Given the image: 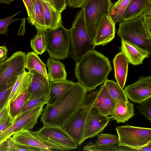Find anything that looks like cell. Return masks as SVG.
<instances>
[{
	"label": "cell",
	"instance_id": "30",
	"mask_svg": "<svg viewBox=\"0 0 151 151\" xmlns=\"http://www.w3.org/2000/svg\"><path fill=\"white\" fill-rule=\"evenodd\" d=\"M131 0H118L113 3L109 10L110 15L115 24L122 21L124 12Z\"/></svg>",
	"mask_w": 151,
	"mask_h": 151
},
{
	"label": "cell",
	"instance_id": "47",
	"mask_svg": "<svg viewBox=\"0 0 151 151\" xmlns=\"http://www.w3.org/2000/svg\"><path fill=\"white\" fill-rule=\"evenodd\" d=\"M42 0L43 1H45V2L48 3L50 4L49 0Z\"/></svg>",
	"mask_w": 151,
	"mask_h": 151
},
{
	"label": "cell",
	"instance_id": "40",
	"mask_svg": "<svg viewBox=\"0 0 151 151\" xmlns=\"http://www.w3.org/2000/svg\"><path fill=\"white\" fill-rule=\"evenodd\" d=\"M28 14V18H31L33 14L35 0H22Z\"/></svg>",
	"mask_w": 151,
	"mask_h": 151
},
{
	"label": "cell",
	"instance_id": "31",
	"mask_svg": "<svg viewBox=\"0 0 151 151\" xmlns=\"http://www.w3.org/2000/svg\"><path fill=\"white\" fill-rule=\"evenodd\" d=\"M37 34L30 41L31 47L34 51L37 54L42 55L45 51L46 43L45 36L46 31L36 28Z\"/></svg>",
	"mask_w": 151,
	"mask_h": 151
},
{
	"label": "cell",
	"instance_id": "2",
	"mask_svg": "<svg viewBox=\"0 0 151 151\" xmlns=\"http://www.w3.org/2000/svg\"><path fill=\"white\" fill-rule=\"evenodd\" d=\"M87 91L78 83L72 90L55 104L44 109L41 120L44 126L62 127L83 101Z\"/></svg>",
	"mask_w": 151,
	"mask_h": 151
},
{
	"label": "cell",
	"instance_id": "38",
	"mask_svg": "<svg viewBox=\"0 0 151 151\" xmlns=\"http://www.w3.org/2000/svg\"><path fill=\"white\" fill-rule=\"evenodd\" d=\"M141 16L147 29L151 33V7L147 9Z\"/></svg>",
	"mask_w": 151,
	"mask_h": 151
},
{
	"label": "cell",
	"instance_id": "3",
	"mask_svg": "<svg viewBox=\"0 0 151 151\" xmlns=\"http://www.w3.org/2000/svg\"><path fill=\"white\" fill-rule=\"evenodd\" d=\"M69 30V55L76 63L96 46L86 31L82 9L77 12Z\"/></svg>",
	"mask_w": 151,
	"mask_h": 151
},
{
	"label": "cell",
	"instance_id": "20",
	"mask_svg": "<svg viewBox=\"0 0 151 151\" xmlns=\"http://www.w3.org/2000/svg\"><path fill=\"white\" fill-rule=\"evenodd\" d=\"M113 62L115 78L117 83L121 88H123L127 80L129 62L122 52L116 55Z\"/></svg>",
	"mask_w": 151,
	"mask_h": 151
},
{
	"label": "cell",
	"instance_id": "12",
	"mask_svg": "<svg viewBox=\"0 0 151 151\" xmlns=\"http://www.w3.org/2000/svg\"><path fill=\"white\" fill-rule=\"evenodd\" d=\"M36 132L42 139L65 147L69 150L77 148L74 140L61 127L44 126Z\"/></svg>",
	"mask_w": 151,
	"mask_h": 151
},
{
	"label": "cell",
	"instance_id": "5",
	"mask_svg": "<svg viewBox=\"0 0 151 151\" xmlns=\"http://www.w3.org/2000/svg\"><path fill=\"white\" fill-rule=\"evenodd\" d=\"M117 35L121 40L135 45L151 54V33L147 29L141 15L120 22Z\"/></svg>",
	"mask_w": 151,
	"mask_h": 151
},
{
	"label": "cell",
	"instance_id": "46",
	"mask_svg": "<svg viewBox=\"0 0 151 151\" xmlns=\"http://www.w3.org/2000/svg\"><path fill=\"white\" fill-rule=\"evenodd\" d=\"M13 1V0H0V4L6 3L9 4L11 2Z\"/></svg>",
	"mask_w": 151,
	"mask_h": 151
},
{
	"label": "cell",
	"instance_id": "17",
	"mask_svg": "<svg viewBox=\"0 0 151 151\" xmlns=\"http://www.w3.org/2000/svg\"><path fill=\"white\" fill-rule=\"evenodd\" d=\"M76 83L69 80H63L49 82L50 97L47 105H51L58 102L71 91Z\"/></svg>",
	"mask_w": 151,
	"mask_h": 151
},
{
	"label": "cell",
	"instance_id": "42",
	"mask_svg": "<svg viewBox=\"0 0 151 151\" xmlns=\"http://www.w3.org/2000/svg\"><path fill=\"white\" fill-rule=\"evenodd\" d=\"M10 101H8L0 111V123L10 115Z\"/></svg>",
	"mask_w": 151,
	"mask_h": 151
},
{
	"label": "cell",
	"instance_id": "37",
	"mask_svg": "<svg viewBox=\"0 0 151 151\" xmlns=\"http://www.w3.org/2000/svg\"><path fill=\"white\" fill-rule=\"evenodd\" d=\"M20 12H18L12 15L0 19V34H6L8 31V26L14 22L21 19L20 18L13 19L14 17Z\"/></svg>",
	"mask_w": 151,
	"mask_h": 151
},
{
	"label": "cell",
	"instance_id": "35",
	"mask_svg": "<svg viewBox=\"0 0 151 151\" xmlns=\"http://www.w3.org/2000/svg\"><path fill=\"white\" fill-rule=\"evenodd\" d=\"M95 144L98 145L119 144L118 137L115 135L107 133H101L98 135Z\"/></svg>",
	"mask_w": 151,
	"mask_h": 151
},
{
	"label": "cell",
	"instance_id": "11",
	"mask_svg": "<svg viewBox=\"0 0 151 151\" xmlns=\"http://www.w3.org/2000/svg\"><path fill=\"white\" fill-rule=\"evenodd\" d=\"M26 56L24 52L18 51L1 63L0 68V90L11 78L24 72Z\"/></svg>",
	"mask_w": 151,
	"mask_h": 151
},
{
	"label": "cell",
	"instance_id": "26",
	"mask_svg": "<svg viewBox=\"0 0 151 151\" xmlns=\"http://www.w3.org/2000/svg\"><path fill=\"white\" fill-rule=\"evenodd\" d=\"M32 74V72H27L25 70L23 73L18 76L8 98V101L14 100L25 90L27 89Z\"/></svg>",
	"mask_w": 151,
	"mask_h": 151
},
{
	"label": "cell",
	"instance_id": "21",
	"mask_svg": "<svg viewBox=\"0 0 151 151\" xmlns=\"http://www.w3.org/2000/svg\"><path fill=\"white\" fill-rule=\"evenodd\" d=\"M134 111L133 103L120 100L116 102L114 111L110 117L117 123H124L134 115Z\"/></svg>",
	"mask_w": 151,
	"mask_h": 151
},
{
	"label": "cell",
	"instance_id": "41",
	"mask_svg": "<svg viewBox=\"0 0 151 151\" xmlns=\"http://www.w3.org/2000/svg\"><path fill=\"white\" fill-rule=\"evenodd\" d=\"M14 118L9 115L0 123V132L9 128L13 123Z\"/></svg>",
	"mask_w": 151,
	"mask_h": 151
},
{
	"label": "cell",
	"instance_id": "7",
	"mask_svg": "<svg viewBox=\"0 0 151 151\" xmlns=\"http://www.w3.org/2000/svg\"><path fill=\"white\" fill-rule=\"evenodd\" d=\"M113 3L111 0H85L81 5L86 31L93 40L103 15L110 14Z\"/></svg>",
	"mask_w": 151,
	"mask_h": 151
},
{
	"label": "cell",
	"instance_id": "1",
	"mask_svg": "<svg viewBox=\"0 0 151 151\" xmlns=\"http://www.w3.org/2000/svg\"><path fill=\"white\" fill-rule=\"evenodd\" d=\"M112 70L109 60L94 50L76 63L74 72L77 83L90 92L104 83Z\"/></svg>",
	"mask_w": 151,
	"mask_h": 151
},
{
	"label": "cell",
	"instance_id": "39",
	"mask_svg": "<svg viewBox=\"0 0 151 151\" xmlns=\"http://www.w3.org/2000/svg\"><path fill=\"white\" fill-rule=\"evenodd\" d=\"M51 6L55 9L62 12L67 6L66 0H49Z\"/></svg>",
	"mask_w": 151,
	"mask_h": 151
},
{
	"label": "cell",
	"instance_id": "22",
	"mask_svg": "<svg viewBox=\"0 0 151 151\" xmlns=\"http://www.w3.org/2000/svg\"><path fill=\"white\" fill-rule=\"evenodd\" d=\"M150 7L151 0H131L124 12L122 21L137 17Z\"/></svg>",
	"mask_w": 151,
	"mask_h": 151
},
{
	"label": "cell",
	"instance_id": "27",
	"mask_svg": "<svg viewBox=\"0 0 151 151\" xmlns=\"http://www.w3.org/2000/svg\"><path fill=\"white\" fill-rule=\"evenodd\" d=\"M28 22L36 28L47 31L44 21V7L42 0H35L33 14L30 18H27Z\"/></svg>",
	"mask_w": 151,
	"mask_h": 151
},
{
	"label": "cell",
	"instance_id": "32",
	"mask_svg": "<svg viewBox=\"0 0 151 151\" xmlns=\"http://www.w3.org/2000/svg\"><path fill=\"white\" fill-rule=\"evenodd\" d=\"M27 89L14 100L10 101L9 113L13 118H14L20 113L24 103L27 99Z\"/></svg>",
	"mask_w": 151,
	"mask_h": 151
},
{
	"label": "cell",
	"instance_id": "19",
	"mask_svg": "<svg viewBox=\"0 0 151 151\" xmlns=\"http://www.w3.org/2000/svg\"><path fill=\"white\" fill-rule=\"evenodd\" d=\"M116 103L108 93L104 84L96 90V99L93 106L106 116L111 115L114 112Z\"/></svg>",
	"mask_w": 151,
	"mask_h": 151
},
{
	"label": "cell",
	"instance_id": "36",
	"mask_svg": "<svg viewBox=\"0 0 151 151\" xmlns=\"http://www.w3.org/2000/svg\"><path fill=\"white\" fill-rule=\"evenodd\" d=\"M139 113L151 122V98L137 106Z\"/></svg>",
	"mask_w": 151,
	"mask_h": 151
},
{
	"label": "cell",
	"instance_id": "48",
	"mask_svg": "<svg viewBox=\"0 0 151 151\" xmlns=\"http://www.w3.org/2000/svg\"><path fill=\"white\" fill-rule=\"evenodd\" d=\"M1 63H0V67H1Z\"/></svg>",
	"mask_w": 151,
	"mask_h": 151
},
{
	"label": "cell",
	"instance_id": "33",
	"mask_svg": "<svg viewBox=\"0 0 151 151\" xmlns=\"http://www.w3.org/2000/svg\"><path fill=\"white\" fill-rule=\"evenodd\" d=\"M18 76L11 78L0 90V111L8 101V98Z\"/></svg>",
	"mask_w": 151,
	"mask_h": 151
},
{
	"label": "cell",
	"instance_id": "29",
	"mask_svg": "<svg viewBox=\"0 0 151 151\" xmlns=\"http://www.w3.org/2000/svg\"><path fill=\"white\" fill-rule=\"evenodd\" d=\"M83 150L90 151H137L135 149L119 144L98 145L89 142L83 146Z\"/></svg>",
	"mask_w": 151,
	"mask_h": 151
},
{
	"label": "cell",
	"instance_id": "23",
	"mask_svg": "<svg viewBox=\"0 0 151 151\" xmlns=\"http://www.w3.org/2000/svg\"><path fill=\"white\" fill-rule=\"evenodd\" d=\"M44 7L45 24L47 30L63 25L61 12L54 9L48 3L42 1Z\"/></svg>",
	"mask_w": 151,
	"mask_h": 151
},
{
	"label": "cell",
	"instance_id": "16",
	"mask_svg": "<svg viewBox=\"0 0 151 151\" xmlns=\"http://www.w3.org/2000/svg\"><path fill=\"white\" fill-rule=\"evenodd\" d=\"M32 73L27 89V99H31L49 94V80L37 71Z\"/></svg>",
	"mask_w": 151,
	"mask_h": 151
},
{
	"label": "cell",
	"instance_id": "44",
	"mask_svg": "<svg viewBox=\"0 0 151 151\" xmlns=\"http://www.w3.org/2000/svg\"><path fill=\"white\" fill-rule=\"evenodd\" d=\"M8 49L5 46H0V63H2L8 59Z\"/></svg>",
	"mask_w": 151,
	"mask_h": 151
},
{
	"label": "cell",
	"instance_id": "8",
	"mask_svg": "<svg viewBox=\"0 0 151 151\" xmlns=\"http://www.w3.org/2000/svg\"><path fill=\"white\" fill-rule=\"evenodd\" d=\"M119 145L136 149L151 142V129L129 125L116 128Z\"/></svg>",
	"mask_w": 151,
	"mask_h": 151
},
{
	"label": "cell",
	"instance_id": "45",
	"mask_svg": "<svg viewBox=\"0 0 151 151\" xmlns=\"http://www.w3.org/2000/svg\"><path fill=\"white\" fill-rule=\"evenodd\" d=\"M137 151H151V142L137 149Z\"/></svg>",
	"mask_w": 151,
	"mask_h": 151
},
{
	"label": "cell",
	"instance_id": "25",
	"mask_svg": "<svg viewBox=\"0 0 151 151\" xmlns=\"http://www.w3.org/2000/svg\"><path fill=\"white\" fill-rule=\"evenodd\" d=\"M46 66V65L40 58L38 54L34 52H28L26 54L25 68L29 71L32 70L37 71L49 80Z\"/></svg>",
	"mask_w": 151,
	"mask_h": 151
},
{
	"label": "cell",
	"instance_id": "14",
	"mask_svg": "<svg viewBox=\"0 0 151 151\" xmlns=\"http://www.w3.org/2000/svg\"><path fill=\"white\" fill-rule=\"evenodd\" d=\"M124 90L128 99L141 104L151 98V76H141L136 82L126 86Z\"/></svg>",
	"mask_w": 151,
	"mask_h": 151
},
{
	"label": "cell",
	"instance_id": "18",
	"mask_svg": "<svg viewBox=\"0 0 151 151\" xmlns=\"http://www.w3.org/2000/svg\"><path fill=\"white\" fill-rule=\"evenodd\" d=\"M121 50L126 56L129 63L136 65L142 64L143 60L150 55L147 51L138 46L121 40Z\"/></svg>",
	"mask_w": 151,
	"mask_h": 151
},
{
	"label": "cell",
	"instance_id": "24",
	"mask_svg": "<svg viewBox=\"0 0 151 151\" xmlns=\"http://www.w3.org/2000/svg\"><path fill=\"white\" fill-rule=\"evenodd\" d=\"M47 65L48 71L47 75L49 81L66 80L67 73L63 63L50 58L48 59Z\"/></svg>",
	"mask_w": 151,
	"mask_h": 151
},
{
	"label": "cell",
	"instance_id": "4",
	"mask_svg": "<svg viewBox=\"0 0 151 151\" xmlns=\"http://www.w3.org/2000/svg\"><path fill=\"white\" fill-rule=\"evenodd\" d=\"M96 92V90L87 94L83 101L61 127L74 140L77 145H81L84 141L85 123L91 108L94 106Z\"/></svg>",
	"mask_w": 151,
	"mask_h": 151
},
{
	"label": "cell",
	"instance_id": "13",
	"mask_svg": "<svg viewBox=\"0 0 151 151\" xmlns=\"http://www.w3.org/2000/svg\"><path fill=\"white\" fill-rule=\"evenodd\" d=\"M110 116L102 114L98 109L93 106L91 109L85 123L83 139L93 137L102 132L109 123Z\"/></svg>",
	"mask_w": 151,
	"mask_h": 151
},
{
	"label": "cell",
	"instance_id": "9",
	"mask_svg": "<svg viewBox=\"0 0 151 151\" xmlns=\"http://www.w3.org/2000/svg\"><path fill=\"white\" fill-rule=\"evenodd\" d=\"M44 105L37 106L19 114L14 118L12 124L0 132V144L6 140L15 133L23 129L30 130L37 123L42 115Z\"/></svg>",
	"mask_w": 151,
	"mask_h": 151
},
{
	"label": "cell",
	"instance_id": "34",
	"mask_svg": "<svg viewBox=\"0 0 151 151\" xmlns=\"http://www.w3.org/2000/svg\"><path fill=\"white\" fill-rule=\"evenodd\" d=\"M49 97V95L48 94L35 99L27 100L19 114L34 107L44 105L47 103Z\"/></svg>",
	"mask_w": 151,
	"mask_h": 151
},
{
	"label": "cell",
	"instance_id": "10",
	"mask_svg": "<svg viewBox=\"0 0 151 151\" xmlns=\"http://www.w3.org/2000/svg\"><path fill=\"white\" fill-rule=\"evenodd\" d=\"M14 144L34 147L40 151L68 150L67 148L46 140L38 136L36 132L23 129L10 137Z\"/></svg>",
	"mask_w": 151,
	"mask_h": 151
},
{
	"label": "cell",
	"instance_id": "43",
	"mask_svg": "<svg viewBox=\"0 0 151 151\" xmlns=\"http://www.w3.org/2000/svg\"><path fill=\"white\" fill-rule=\"evenodd\" d=\"M85 0H66L67 5L73 8L81 7Z\"/></svg>",
	"mask_w": 151,
	"mask_h": 151
},
{
	"label": "cell",
	"instance_id": "6",
	"mask_svg": "<svg viewBox=\"0 0 151 151\" xmlns=\"http://www.w3.org/2000/svg\"><path fill=\"white\" fill-rule=\"evenodd\" d=\"M45 36L46 51L50 58L59 60L68 58L70 43L69 29L61 25L47 30Z\"/></svg>",
	"mask_w": 151,
	"mask_h": 151
},
{
	"label": "cell",
	"instance_id": "28",
	"mask_svg": "<svg viewBox=\"0 0 151 151\" xmlns=\"http://www.w3.org/2000/svg\"><path fill=\"white\" fill-rule=\"evenodd\" d=\"M104 84L109 94L115 103L120 100L126 102H128V99L124 90L120 87L117 83L107 79Z\"/></svg>",
	"mask_w": 151,
	"mask_h": 151
},
{
	"label": "cell",
	"instance_id": "15",
	"mask_svg": "<svg viewBox=\"0 0 151 151\" xmlns=\"http://www.w3.org/2000/svg\"><path fill=\"white\" fill-rule=\"evenodd\" d=\"M115 23L110 14H104L99 25L95 38V45L104 46L111 41L115 34Z\"/></svg>",
	"mask_w": 151,
	"mask_h": 151
}]
</instances>
